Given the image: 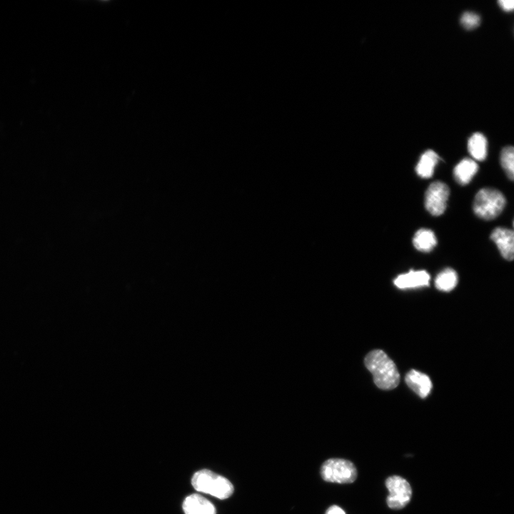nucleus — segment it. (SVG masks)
<instances>
[{"label": "nucleus", "mask_w": 514, "mask_h": 514, "mask_svg": "<svg viewBox=\"0 0 514 514\" xmlns=\"http://www.w3.org/2000/svg\"><path fill=\"white\" fill-rule=\"evenodd\" d=\"M430 275L425 271H410L407 273L399 275L394 284L399 288H412L429 285Z\"/></svg>", "instance_id": "9"}, {"label": "nucleus", "mask_w": 514, "mask_h": 514, "mask_svg": "<svg viewBox=\"0 0 514 514\" xmlns=\"http://www.w3.org/2000/svg\"><path fill=\"white\" fill-rule=\"evenodd\" d=\"M191 484L197 491L221 500L229 498L233 493V486L227 478L206 469L194 473Z\"/></svg>", "instance_id": "2"}, {"label": "nucleus", "mask_w": 514, "mask_h": 514, "mask_svg": "<svg viewBox=\"0 0 514 514\" xmlns=\"http://www.w3.org/2000/svg\"><path fill=\"white\" fill-rule=\"evenodd\" d=\"M321 473L324 480L338 483H351L357 477L355 465L349 460L340 458H331L325 461Z\"/></svg>", "instance_id": "4"}, {"label": "nucleus", "mask_w": 514, "mask_h": 514, "mask_svg": "<svg viewBox=\"0 0 514 514\" xmlns=\"http://www.w3.org/2000/svg\"><path fill=\"white\" fill-rule=\"evenodd\" d=\"M415 248L423 252H430L435 246L437 240L435 233L430 229L420 228L413 238Z\"/></svg>", "instance_id": "12"}, {"label": "nucleus", "mask_w": 514, "mask_h": 514, "mask_svg": "<svg viewBox=\"0 0 514 514\" xmlns=\"http://www.w3.org/2000/svg\"><path fill=\"white\" fill-rule=\"evenodd\" d=\"M500 6L505 11H510L513 9L514 1L513 0H500L498 1Z\"/></svg>", "instance_id": "18"}, {"label": "nucleus", "mask_w": 514, "mask_h": 514, "mask_svg": "<svg viewBox=\"0 0 514 514\" xmlns=\"http://www.w3.org/2000/svg\"><path fill=\"white\" fill-rule=\"evenodd\" d=\"M405 383L420 398H425L432 388L431 381L428 376L419 371L411 370L405 376Z\"/></svg>", "instance_id": "10"}, {"label": "nucleus", "mask_w": 514, "mask_h": 514, "mask_svg": "<svg viewBox=\"0 0 514 514\" xmlns=\"http://www.w3.org/2000/svg\"><path fill=\"white\" fill-rule=\"evenodd\" d=\"M490 238L496 244L502 256L508 261H512L514 256V234L512 230L498 227L495 228Z\"/></svg>", "instance_id": "7"}, {"label": "nucleus", "mask_w": 514, "mask_h": 514, "mask_svg": "<svg viewBox=\"0 0 514 514\" xmlns=\"http://www.w3.org/2000/svg\"><path fill=\"white\" fill-rule=\"evenodd\" d=\"M438 158H439L435 151L432 150L426 151L423 154H422L420 161L416 166L415 171L417 174L422 178L431 177Z\"/></svg>", "instance_id": "13"}, {"label": "nucleus", "mask_w": 514, "mask_h": 514, "mask_svg": "<svg viewBox=\"0 0 514 514\" xmlns=\"http://www.w3.org/2000/svg\"><path fill=\"white\" fill-rule=\"evenodd\" d=\"M365 365L373 376L375 384L381 389L391 390L397 387L400 375L394 362L381 350L369 352Z\"/></svg>", "instance_id": "1"}, {"label": "nucleus", "mask_w": 514, "mask_h": 514, "mask_svg": "<svg viewBox=\"0 0 514 514\" xmlns=\"http://www.w3.org/2000/svg\"><path fill=\"white\" fill-rule=\"evenodd\" d=\"M386 485L389 491L386 500L389 508L401 509L410 502L412 489L405 479L398 475H393L387 478Z\"/></svg>", "instance_id": "5"}, {"label": "nucleus", "mask_w": 514, "mask_h": 514, "mask_svg": "<svg viewBox=\"0 0 514 514\" xmlns=\"http://www.w3.org/2000/svg\"><path fill=\"white\" fill-rule=\"evenodd\" d=\"M468 148L471 156L476 160L483 161L487 155V140L480 133H475L469 138Z\"/></svg>", "instance_id": "14"}, {"label": "nucleus", "mask_w": 514, "mask_h": 514, "mask_svg": "<svg viewBox=\"0 0 514 514\" xmlns=\"http://www.w3.org/2000/svg\"><path fill=\"white\" fill-rule=\"evenodd\" d=\"M500 163L510 180L514 177V149L513 146L505 147L500 154Z\"/></svg>", "instance_id": "16"}, {"label": "nucleus", "mask_w": 514, "mask_h": 514, "mask_svg": "<svg viewBox=\"0 0 514 514\" xmlns=\"http://www.w3.org/2000/svg\"><path fill=\"white\" fill-rule=\"evenodd\" d=\"M185 514H216L214 505L206 498L198 495L192 494L187 496L183 503Z\"/></svg>", "instance_id": "8"}, {"label": "nucleus", "mask_w": 514, "mask_h": 514, "mask_svg": "<svg viewBox=\"0 0 514 514\" xmlns=\"http://www.w3.org/2000/svg\"><path fill=\"white\" fill-rule=\"evenodd\" d=\"M457 283L458 275L453 269L450 268H445L438 273L435 280L436 288L442 291L453 290Z\"/></svg>", "instance_id": "15"}, {"label": "nucleus", "mask_w": 514, "mask_h": 514, "mask_svg": "<svg viewBox=\"0 0 514 514\" xmlns=\"http://www.w3.org/2000/svg\"><path fill=\"white\" fill-rule=\"evenodd\" d=\"M477 171V163L472 159L465 158L456 165L453 173L458 183L465 185L470 181Z\"/></svg>", "instance_id": "11"}, {"label": "nucleus", "mask_w": 514, "mask_h": 514, "mask_svg": "<svg viewBox=\"0 0 514 514\" xmlns=\"http://www.w3.org/2000/svg\"><path fill=\"white\" fill-rule=\"evenodd\" d=\"M449 193V188L445 183L433 182L425 193V206L427 211L435 216L443 214L446 208Z\"/></svg>", "instance_id": "6"}, {"label": "nucleus", "mask_w": 514, "mask_h": 514, "mask_svg": "<svg viewBox=\"0 0 514 514\" xmlns=\"http://www.w3.org/2000/svg\"><path fill=\"white\" fill-rule=\"evenodd\" d=\"M480 22V16L473 12H465L460 19L461 24L467 29L476 28Z\"/></svg>", "instance_id": "17"}, {"label": "nucleus", "mask_w": 514, "mask_h": 514, "mask_svg": "<svg viewBox=\"0 0 514 514\" xmlns=\"http://www.w3.org/2000/svg\"><path fill=\"white\" fill-rule=\"evenodd\" d=\"M326 514H346L344 510L337 505H332L330 507Z\"/></svg>", "instance_id": "19"}, {"label": "nucleus", "mask_w": 514, "mask_h": 514, "mask_svg": "<svg viewBox=\"0 0 514 514\" xmlns=\"http://www.w3.org/2000/svg\"><path fill=\"white\" fill-rule=\"evenodd\" d=\"M505 206V198L500 191L483 188L475 195L473 207L477 216L484 220H492L500 214Z\"/></svg>", "instance_id": "3"}]
</instances>
